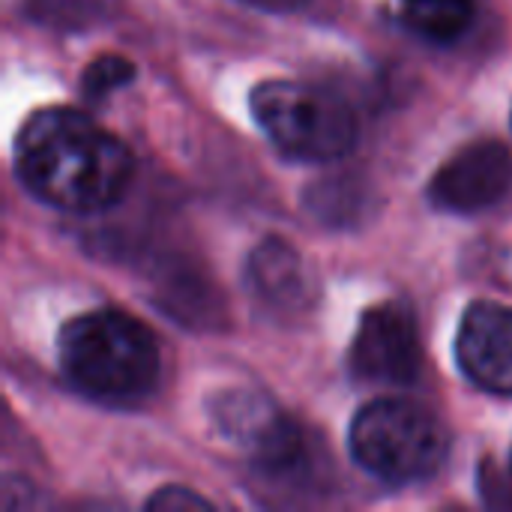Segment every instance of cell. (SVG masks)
<instances>
[{"instance_id":"6da1fadb","label":"cell","mask_w":512,"mask_h":512,"mask_svg":"<svg viewBox=\"0 0 512 512\" xmlns=\"http://www.w3.org/2000/svg\"><path fill=\"white\" fill-rule=\"evenodd\" d=\"M15 174L48 207L99 213L126 195L135 159L90 114L54 105L33 111L21 123L15 135Z\"/></svg>"},{"instance_id":"7a4b0ae2","label":"cell","mask_w":512,"mask_h":512,"mask_svg":"<svg viewBox=\"0 0 512 512\" xmlns=\"http://www.w3.org/2000/svg\"><path fill=\"white\" fill-rule=\"evenodd\" d=\"M57 357L66 381L114 408L141 405L162 375V351L147 324L120 309H93L63 324Z\"/></svg>"},{"instance_id":"3957f363","label":"cell","mask_w":512,"mask_h":512,"mask_svg":"<svg viewBox=\"0 0 512 512\" xmlns=\"http://www.w3.org/2000/svg\"><path fill=\"white\" fill-rule=\"evenodd\" d=\"M354 462L381 483L411 486L435 477L450 453L444 423L417 402L375 399L357 411L348 432Z\"/></svg>"},{"instance_id":"277c9868","label":"cell","mask_w":512,"mask_h":512,"mask_svg":"<svg viewBox=\"0 0 512 512\" xmlns=\"http://www.w3.org/2000/svg\"><path fill=\"white\" fill-rule=\"evenodd\" d=\"M249 108L267 141L294 162H336L357 144L351 105L327 87L306 81H261Z\"/></svg>"},{"instance_id":"5b68a950","label":"cell","mask_w":512,"mask_h":512,"mask_svg":"<svg viewBox=\"0 0 512 512\" xmlns=\"http://www.w3.org/2000/svg\"><path fill=\"white\" fill-rule=\"evenodd\" d=\"M348 360L360 381L384 387L414 384L423 369V345L411 306L402 300H387L366 309Z\"/></svg>"},{"instance_id":"8992f818","label":"cell","mask_w":512,"mask_h":512,"mask_svg":"<svg viewBox=\"0 0 512 512\" xmlns=\"http://www.w3.org/2000/svg\"><path fill=\"white\" fill-rule=\"evenodd\" d=\"M512 189V153L495 138L471 141L456 150L432 177L429 201L444 213H480Z\"/></svg>"},{"instance_id":"52a82bcc","label":"cell","mask_w":512,"mask_h":512,"mask_svg":"<svg viewBox=\"0 0 512 512\" xmlns=\"http://www.w3.org/2000/svg\"><path fill=\"white\" fill-rule=\"evenodd\" d=\"M456 360L468 381L495 396H512V306L477 300L456 336Z\"/></svg>"},{"instance_id":"ba28073f","label":"cell","mask_w":512,"mask_h":512,"mask_svg":"<svg viewBox=\"0 0 512 512\" xmlns=\"http://www.w3.org/2000/svg\"><path fill=\"white\" fill-rule=\"evenodd\" d=\"M246 279L255 297L282 315L303 312L312 303V276L300 252L279 237L258 243V249L249 255Z\"/></svg>"},{"instance_id":"9c48e42d","label":"cell","mask_w":512,"mask_h":512,"mask_svg":"<svg viewBox=\"0 0 512 512\" xmlns=\"http://www.w3.org/2000/svg\"><path fill=\"white\" fill-rule=\"evenodd\" d=\"M402 21L435 45H453L474 27L477 0H402Z\"/></svg>"},{"instance_id":"30bf717a","label":"cell","mask_w":512,"mask_h":512,"mask_svg":"<svg viewBox=\"0 0 512 512\" xmlns=\"http://www.w3.org/2000/svg\"><path fill=\"white\" fill-rule=\"evenodd\" d=\"M24 12L51 30H84L111 12V0H24Z\"/></svg>"},{"instance_id":"8fae6325","label":"cell","mask_w":512,"mask_h":512,"mask_svg":"<svg viewBox=\"0 0 512 512\" xmlns=\"http://www.w3.org/2000/svg\"><path fill=\"white\" fill-rule=\"evenodd\" d=\"M135 78V66L132 60L120 57V54H102L96 57L84 75H81V93L90 99V102H99L105 96H111L114 90L126 87L129 81Z\"/></svg>"},{"instance_id":"7c38bea8","label":"cell","mask_w":512,"mask_h":512,"mask_svg":"<svg viewBox=\"0 0 512 512\" xmlns=\"http://www.w3.org/2000/svg\"><path fill=\"white\" fill-rule=\"evenodd\" d=\"M150 510H210V501H204L201 495H195L192 489H183V486H171V489H159L150 501H147Z\"/></svg>"},{"instance_id":"4fadbf2b","label":"cell","mask_w":512,"mask_h":512,"mask_svg":"<svg viewBox=\"0 0 512 512\" xmlns=\"http://www.w3.org/2000/svg\"><path fill=\"white\" fill-rule=\"evenodd\" d=\"M255 9H267V12H294L300 6H306L309 0H243Z\"/></svg>"},{"instance_id":"5bb4252c","label":"cell","mask_w":512,"mask_h":512,"mask_svg":"<svg viewBox=\"0 0 512 512\" xmlns=\"http://www.w3.org/2000/svg\"><path fill=\"white\" fill-rule=\"evenodd\" d=\"M510 462H512V456H510ZM510 468H512V465H510Z\"/></svg>"}]
</instances>
